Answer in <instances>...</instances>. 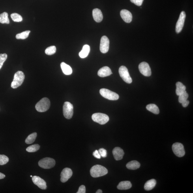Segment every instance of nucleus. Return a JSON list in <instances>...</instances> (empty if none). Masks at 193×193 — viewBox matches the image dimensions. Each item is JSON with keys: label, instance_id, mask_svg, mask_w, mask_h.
Wrapping results in <instances>:
<instances>
[{"label": "nucleus", "instance_id": "obj_8", "mask_svg": "<svg viewBox=\"0 0 193 193\" xmlns=\"http://www.w3.org/2000/svg\"><path fill=\"white\" fill-rule=\"evenodd\" d=\"M120 77L125 82L130 84L132 82V79L129 73L127 68L125 66H121L119 69Z\"/></svg>", "mask_w": 193, "mask_h": 193}, {"label": "nucleus", "instance_id": "obj_40", "mask_svg": "<svg viewBox=\"0 0 193 193\" xmlns=\"http://www.w3.org/2000/svg\"><path fill=\"white\" fill-rule=\"evenodd\" d=\"M6 176L4 174L0 172V180L4 179Z\"/></svg>", "mask_w": 193, "mask_h": 193}, {"label": "nucleus", "instance_id": "obj_36", "mask_svg": "<svg viewBox=\"0 0 193 193\" xmlns=\"http://www.w3.org/2000/svg\"><path fill=\"white\" fill-rule=\"evenodd\" d=\"M143 1L144 0H130L132 3L138 6H140L142 5Z\"/></svg>", "mask_w": 193, "mask_h": 193}, {"label": "nucleus", "instance_id": "obj_37", "mask_svg": "<svg viewBox=\"0 0 193 193\" xmlns=\"http://www.w3.org/2000/svg\"><path fill=\"white\" fill-rule=\"evenodd\" d=\"M85 187L84 185H81L79 188L78 190L77 193H85Z\"/></svg>", "mask_w": 193, "mask_h": 193}, {"label": "nucleus", "instance_id": "obj_18", "mask_svg": "<svg viewBox=\"0 0 193 193\" xmlns=\"http://www.w3.org/2000/svg\"><path fill=\"white\" fill-rule=\"evenodd\" d=\"M92 14L94 20L98 23L100 22L103 19V16L101 11L98 8L94 9L93 10Z\"/></svg>", "mask_w": 193, "mask_h": 193}, {"label": "nucleus", "instance_id": "obj_2", "mask_svg": "<svg viewBox=\"0 0 193 193\" xmlns=\"http://www.w3.org/2000/svg\"><path fill=\"white\" fill-rule=\"evenodd\" d=\"M51 103L48 98L44 97L36 105V109L40 112H46L50 108Z\"/></svg>", "mask_w": 193, "mask_h": 193}, {"label": "nucleus", "instance_id": "obj_35", "mask_svg": "<svg viewBox=\"0 0 193 193\" xmlns=\"http://www.w3.org/2000/svg\"><path fill=\"white\" fill-rule=\"evenodd\" d=\"M99 153L101 157H106L107 156V151L106 150L103 149H100L98 150Z\"/></svg>", "mask_w": 193, "mask_h": 193}, {"label": "nucleus", "instance_id": "obj_34", "mask_svg": "<svg viewBox=\"0 0 193 193\" xmlns=\"http://www.w3.org/2000/svg\"><path fill=\"white\" fill-rule=\"evenodd\" d=\"M8 56L6 53L0 54V70L2 67L4 62L7 59Z\"/></svg>", "mask_w": 193, "mask_h": 193}, {"label": "nucleus", "instance_id": "obj_31", "mask_svg": "<svg viewBox=\"0 0 193 193\" xmlns=\"http://www.w3.org/2000/svg\"><path fill=\"white\" fill-rule=\"evenodd\" d=\"M40 146L38 144H34L27 147L26 151L29 152H34L38 151L40 149Z\"/></svg>", "mask_w": 193, "mask_h": 193}, {"label": "nucleus", "instance_id": "obj_20", "mask_svg": "<svg viewBox=\"0 0 193 193\" xmlns=\"http://www.w3.org/2000/svg\"><path fill=\"white\" fill-rule=\"evenodd\" d=\"M90 51V47L89 45L86 44L83 47L82 50L79 53V55L81 59H84L89 55Z\"/></svg>", "mask_w": 193, "mask_h": 193}, {"label": "nucleus", "instance_id": "obj_29", "mask_svg": "<svg viewBox=\"0 0 193 193\" xmlns=\"http://www.w3.org/2000/svg\"><path fill=\"white\" fill-rule=\"evenodd\" d=\"M11 17L15 22H21L23 21V18L20 15L17 13H13L10 15Z\"/></svg>", "mask_w": 193, "mask_h": 193}, {"label": "nucleus", "instance_id": "obj_27", "mask_svg": "<svg viewBox=\"0 0 193 193\" xmlns=\"http://www.w3.org/2000/svg\"><path fill=\"white\" fill-rule=\"evenodd\" d=\"M36 136H37V134L36 132H34L30 134L26 139L25 143L27 144H30L33 143L35 141Z\"/></svg>", "mask_w": 193, "mask_h": 193}, {"label": "nucleus", "instance_id": "obj_25", "mask_svg": "<svg viewBox=\"0 0 193 193\" xmlns=\"http://www.w3.org/2000/svg\"><path fill=\"white\" fill-rule=\"evenodd\" d=\"M147 110L153 113L154 114L158 115L160 113L159 109L156 105L153 104H150L147 105L146 106Z\"/></svg>", "mask_w": 193, "mask_h": 193}, {"label": "nucleus", "instance_id": "obj_11", "mask_svg": "<svg viewBox=\"0 0 193 193\" xmlns=\"http://www.w3.org/2000/svg\"><path fill=\"white\" fill-rule=\"evenodd\" d=\"M186 17L185 12L182 11L180 14L179 18L176 26V32L177 33H180L183 29Z\"/></svg>", "mask_w": 193, "mask_h": 193}, {"label": "nucleus", "instance_id": "obj_26", "mask_svg": "<svg viewBox=\"0 0 193 193\" xmlns=\"http://www.w3.org/2000/svg\"><path fill=\"white\" fill-rule=\"evenodd\" d=\"M8 14L6 12H3L0 14V23L2 24H9L10 21L8 18Z\"/></svg>", "mask_w": 193, "mask_h": 193}, {"label": "nucleus", "instance_id": "obj_12", "mask_svg": "<svg viewBox=\"0 0 193 193\" xmlns=\"http://www.w3.org/2000/svg\"><path fill=\"white\" fill-rule=\"evenodd\" d=\"M109 40L106 36H103L100 40V50L102 53H106L109 49Z\"/></svg>", "mask_w": 193, "mask_h": 193}, {"label": "nucleus", "instance_id": "obj_33", "mask_svg": "<svg viewBox=\"0 0 193 193\" xmlns=\"http://www.w3.org/2000/svg\"><path fill=\"white\" fill-rule=\"evenodd\" d=\"M9 159L7 156L3 154H0V165H5L8 162Z\"/></svg>", "mask_w": 193, "mask_h": 193}, {"label": "nucleus", "instance_id": "obj_39", "mask_svg": "<svg viewBox=\"0 0 193 193\" xmlns=\"http://www.w3.org/2000/svg\"><path fill=\"white\" fill-rule=\"evenodd\" d=\"M190 102L188 100H187L185 101L184 102L182 103V106L184 107H186L188 106Z\"/></svg>", "mask_w": 193, "mask_h": 193}, {"label": "nucleus", "instance_id": "obj_4", "mask_svg": "<svg viewBox=\"0 0 193 193\" xmlns=\"http://www.w3.org/2000/svg\"><path fill=\"white\" fill-rule=\"evenodd\" d=\"M55 161L54 159L51 158L46 157L42 159L38 162V165L44 169H48L55 166Z\"/></svg>", "mask_w": 193, "mask_h": 193}, {"label": "nucleus", "instance_id": "obj_41", "mask_svg": "<svg viewBox=\"0 0 193 193\" xmlns=\"http://www.w3.org/2000/svg\"><path fill=\"white\" fill-rule=\"evenodd\" d=\"M96 193H102V191L100 189H99L97 191H96Z\"/></svg>", "mask_w": 193, "mask_h": 193}, {"label": "nucleus", "instance_id": "obj_38", "mask_svg": "<svg viewBox=\"0 0 193 193\" xmlns=\"http://www.w3.org/2000/svg\"><path fill=\"white\" fill-rule=\"evenodd\" d=\"M93 156L95 158L98 159H100L101 158V157L100 154L99 153L98 151V150H96V151H94L93 153Z\"/></svg>", "mask_w": 193, "mask_h": 193}, {"label": "nucleus", "instance_id": "obj_24", "mask_svg": "<svg viewBox=\"0 0 193 193\" xmlns=\"http://www.w3.org/2000/svg\"><path fill=\"white\" fill-rule=\"evenodd\" d=\"M156 181L155 180L151 179L148 181L145 184L144 186L145 189L146 191H150L155 187L156 185Z\"/></svg>", "mask_w": 193, "mask_h": 193}, {"label": "nucleus", "instance_id": "obj_10", "mask_svg": "<svg viewBox=\"0 0 193 193\" xmlns=\"http://www.w3.org/2000/svg\"><path fill=\"white\" fill-rule=\"evenodd\" d=\"M139 71L145 76L149 77L151 74V70L149 64L146 62H142L138 66Z\"/></svg>", "mask_w": 193, "mask_h": 193}, {"label": "nucleus", "instance_id": "obj_32", "mask_svg": "<svg viewBox=\"0 0 193 193\" xmlns=\"http://www.w3.org/2000/svg\"><path fill=\"white\" fill-rule=\"evenodd\" d=\"M188 97V94L186 91L179 96V101L180 104H182L187 100Z\"/></svg>", "mask_w": 193, "mask_h": 193}, {"label": "nucleus", "instance_id": "obj_6", "mask_svg": "<svg viewBox=\"0 0 193 193\" xmlns=\"http://www.w3.org/2000/svg\"><path fill=\"white\" fill-rule=\"evenodd\" d=\"M100 92L103 97L109 100H117L119 98V96L117 93L108 89H102L100 90Z\"/></svg>", "mask_w": 193, "mask_h": 193}, {"label": "nucleus", "instance_id": "obj_21", "mask_svg": "<svg viewBox=\"0 0 193 193\" xmlns=\"http://www.w3.org/2000/svg\"><path fill=\"white\" fill-rule=\"evenodd\" d=\"M176 93L178 96L181 95V94L186 91L185 86L181 82H177L176 83Z\"/></svg>", "mask_w": 193, "mask_h": 193}, {"label": "nucleus", "instance_id": "obj_30", "mask_svg": "<svg viewBox=\"0 0 193 193\" xmlns=\"http://www.w3.org/2000/svg\"><path fill=\"white\" fill-rule=\"evenodd\" d=\"M56 51V48L55 46H51L48 47L45 50V52L48 55L54 54Z\"/></svg>", "mask_w": 193, "mask_h": 193}, {"label": "nucleus", "instance_id": "obj_15", "mask_svg": "<svg viewBox=\"0 0 193 193\" xmlns=\"http://www.w3.org/2000/svg\"><path fill=\"white\" fill-rule=\"evenodd\" d=\"M120 15L121 18L125 22L130 23L131 22L132 16L129 11L126 9H123L120 12Z\"/></svg>", "mask_w": 193, "mask_h": 193}, {"label": "nucleus", "instance_id": "obj_13", "mask_svg": "<svg viewBox=\"0 0 193 193\" xmlns=\"http://www.w3.org/2000/svg\"><path fill=\"white\" fill-rule=\"evenodd\" d=\"M32 181L33 183L37 186L39 188L42 190H46L47 186L46 181L38 176H34L32 178Z\"/></svg>", "mask_w": 193, "mask_h": 193}, {"label": "nucleus", "instance_id": "obj_14", "mask_svg": "<svg viewBox=\"0 0 193 193\" xmlns=\"http://www.w3.org/2000/svg\"><path fill=\"white\" fill-rule=\"evenodd\" d=\"M73 172L72 169L68 168H66L62 171L61 174V181L62 183H64L72 177Z\"/></svg>", "mask_w": 193, "mask_h": 193}, {"label": "nucleus", "instance_id": "obj_17", "mask_svg": "<svg viewBox=\"0 0 193 193\" xmlns=\"http://www.w3.org/2000/svg\"><path fill=\"white\" fill-rule=\"evenodd\" d=\"M112 74L111 69L107 66L101 68L98 72V76L101 77L108 76Z\"/></svg>", "mask_w": 193, "mask_h": 193}, {"label": "nucleus", "instance_id": "obj_19", "mask_svg": "<svg viewBox=\"0 0 193 193\" xmlns=\"http://www.w3.org/2000/svg\"><path fill=\"white\" fill-rule=\"evenodd\" d=\"M132 184L129 181H123L120 182L118 184L117 188L120 190L129 189L132 187Z\"/></svg>", "mask_w": 193, "mask_h": 193}, {"label": "nucleus", "instance_id": "obj_1", "mask_svg": "<svg viewBox=\"0 0 193 193\" xmlns=\"http://www.w3.org/2000/svg\"><path fill=\"white\" fill-rule=\"evenodd\" d=\"M108 172V170L105 167L100 165H94L90 170L91 176L94 178L103 176L106 175Z\"/></svg>", "mask_w": 193, "mask_h": 193}, {"label": "nucleus", "instance_id": "obj_7", "mask_svg": "<svg viewBox=\"0 0 193 193\" xmlns=\"http://www.w3.org/2000/svg\"><path fill=\"white\" fill-rule=\"evenodd\" d=\"M63 113L64 117L66 119H70L74 114V107L70 103L64 102L63 106Z\"/></svg>", "mask_w": 193, "mask_h": 193}, {"label": "nucleus", "instance_id": "obj_23", "mask_svg": "<svg viewBox=\"0 0 193 193\" xmlns=\"http://www.w3.org/2000/svg\"><path fill=\"white\" fill-rule=\"evenodd\" d=\"M140 167V163L136 161H131L126 165L127 168L131 170H135L139 168Z\"/></svg>", "mask_w": 193, "mask_h": 193}, {"label": "nucleus", "instance_id": "obj_16", "mask_svg": "<svg viewBox=\"0 0 193 193\" xmlns=\"http://www.w3.org/2000/svg\"><path fill=\"white\" fill-rule=\"evenodd\" d=\"M112 153L115 159L117 161L122 160L124 154L123 150L119 147L115 148L113 150Z\"/></svg>", "mask_w": 193, "mask_h": 193}, {"label": "nucleus", "instance_id": "obj_5", "mask_svg": "<svg viewBox=\"0 0 193 193\" xmlns=\"http://www.w3.org/2000/svg\"><path fill=\"white\" fill-rule=\"evenodd\" d=\"M92 118L94 122L102 125L106 124L109 121L108 116L102 113H94L92 115Z\"/></svg>", "mask_w": 193, "mask_h": 193}, {"label": "nucleus", "instance_id": "obj_22", "mask_svg": "<svg viewBox=\"0 0 193 193\" xmlns=\"http://www.w3.org/2000/svg\"><path fill=\"white\" fill-rule=\"evenodd\" d=\"M61 68L64 74L66 75L71 74L72 73V70L71 67L68 64L62 62L61 64Z\"/></svg>", "mask_w": 193, "mask_h": 193}, {"label": "nucleus", "instance_id": "obj_28", "mask_svg": "<svg viewBox=\"0 0 193 193\" xmlns=\"http://www.w3.org/2000/svg\"><path fill=\"white\" fill-rule=\"evenodd\" d=\"M31 32L30 31H26L21 33L17 34L16 38L17 39L25 40L28 36L29 33Z\"/></svg>", "mask_w": 193, "mask_h": 193}, {"label": "nucleus", "instance_id": "obj_3", "mask_svg": "<svg viewBox=\"0 0 193 193\" xmlns=\"http://www.w3.org/2000/svg\"><path fill=\"white\" fill-rule=\"evenodd\" d=\"M25 79V75L21 71H18L14 74L13 80L12 82L11 86L15 89L20 86L23 83Z\"/></svg>", "mask_w": 193, "mask_h": 193}, {"label": "nucleus", "instance_id": "obj_42", "mask_svg": "<svg viewBox=\"0 0 193 193\" xmlns=\"http://www.w3.org/2000/svg\"><path fill=\"white\" fill-rule=\"evenodd\" d=\"M33 177V176H32V175H31V177Z\"/></svg>", "mask_w": 193, "mask_h": 193}, {"label": "nucleus", "instance_id": "obj_9", "mask_svg": "<svg viewBox=\"0 0 193 193\" xmlns=\"http://www.w3.org/2000/svg\"><path fill=\"white\" fill-rule=\"evenodd\" d=\"M172 149L173 153L178 157H182L185 154L184 146L181 143L176 142L174 143Z\"/></svg>", "mask_w": 193, "mask_h": 193}]
</instances>
